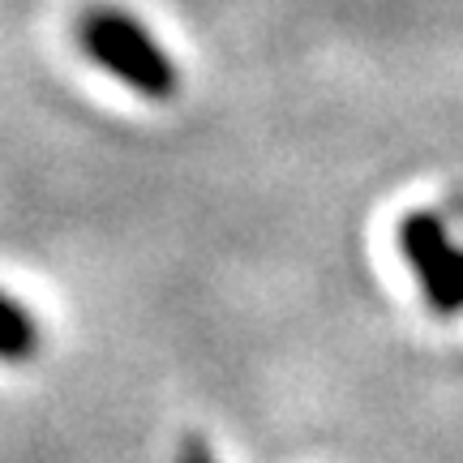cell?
<instances>
[{
  "label": "cell",
  "instance_id": "cell-1",
  "mask_svg": "<svg viewBox=\"0 0 463 463\" xmlns=\"http://www.w3.org/2000/svg\"><path fill=\"white\" fill-rule=\"evenodd\" d=\"M73 39L82 56H90L108 78L129 86L142 99L167 103L181 90V69L172 61V52L150 34L146 22H137L125 9H112V5L86 9L73 26Z\"/></svg>",
  "mask_w": 463,
  "mask_h": 463
},
{
  "label": "cell",
  "instance_id": "cell-2",
  "mask_svg": "<svg viewBox=\"0 0 463 463\" xmlns=\"http://www.w3.org/2000/svg\"><path fill=\"white\" fill-rule=\"evenodd\" d=\"M399 253L412 270L420 297L438 317H463V241L438 211L399 219Z\"/></svg>",
  "mask_w": 463,
  "mask_h": 463
},
{
  "label": "cell",
  "instance_id": "cell-3",
  "mask_svg": "<svg viewBox=\"0 0 463 463\" xmlns=\"http://www.w3.org/2000/svg\"><path fill=\"white\" fill-rule=\"evenodd\" d=\"M43 347V326L39 317L17 297L0 292V364H26Z\"/></svg>",
  "mask_w": 463,
  "mask_h": 463
},
{
  "label": "cell",
  "instance_id": "cell-4",
  "mask_svg": "<svg viewBox=\"0 0 463 463\" xmlns=\"http://www.w3.org/2000/svg\"><path fill=\"white\" fill-rule=\"evenodd\" d=\"M176 463H219V459H215V450L206 447V438L189 433L181 442V450H176Z\"/></svg>",
  "mask_w": 463,
  "mask_h": 463
},
{
  "label": "cell",
  "instance_id": "cell-5",
  "mask_svg": "<svg viewBox=\"0 0 463 463\" xmlns=\"http://www.w3.org/2000/svg\"><path fill=\"white\" fill-rule=\"evenodd\" d=\"M455 215H459V223H463V198H459V202H455Z\"/></svg>",
  "mask_w": 463,
  "mask_h": 463
}]
</instances>
